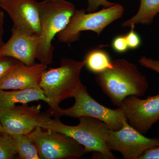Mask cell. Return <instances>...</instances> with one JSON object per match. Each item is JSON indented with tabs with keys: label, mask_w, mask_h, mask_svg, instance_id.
Listing matches in <instances>:
<instances>
[{
	"label": "cell",
	"mask_w": 159,
	"mask_h": 159,
	"mask_svg": "<svg viewBox=\"0 0 159 159\" xmlns=\"http://www.w3.org/2000/svg\"><path fill=\"white\" fill-rule=\"evenodd\" d=\"M78 119L79 124L72 126L63 124L59 118L52 119L45 114H40L37 126L73 138L84 147L87 153H93V159H116L107 145L110 129L108 125L92 117L82 116Z\"/></svg>",
	"instance_id": "cell-1"
},
{
	"label": "cell",
	"mask_w": 159,
	"mask_h": 159,
	"mask_svg": "<svg viewBox=\"0 0 159 159\" xmlns=\"http://www.w3.org/2000/svg\"><path fill=\"white\" fill-rule=\"evenodd\" d=\"M112 66L96 74V80L114 106L119 107L128 96L142 97L148 87L146 77L136 66L124 59L112 61Z\"/></svg>",
	"instance_id": "cell-2"
},
{
	"label": "cell",
	"mask_w": 159,
	"mask_h": 159,
	"mask_svg": "<svg viewBox=\"0 0 159 159\" xmlns=\"http://www.w3.org/2000/svg\"><path fill=\"white\" fill-rule=\"evenodd\" d=\"M39 6L40 34L36 59L48 66L53 62L52 40L65 29L77 9L66 0H44L39 2Z\"/></svg>",
	"instance_id": "cell-3"
},
{
	"label": "cell",
	"mask_w": 159,
	"mask_h": 159,
	"mask_svg": "<svg viewBox=\"0 0 159 159\" xmlns=\"http://www.w3.org/2000/svg\"><path fill=\"white\" fill-rule=\"evenodd\" d=\"M84 65V60L62 58L58 67L47 69L44 72L39 86L48 99L50 107L57 108L62 100L74 97L83 85L80 74Z\"/></svg>",
	"instance_id": "cell-4"
},
{
	"label": "cell",
	"mask_w": 159,
	"mask_h": 159,
	"mask_svg": "<svg viewBox=\"0 0 159 159\" xmlns=\"http://www.w3.org/2000/svg\"><path fill=\"white\" fill-rule=\"evenodd\" d=\"M74 98L75 103L70 108L50 107L45 114L54 118L62 116L77 119L82 116L92 117L104 122L113 130L121 129L123 122L126 119L119 108L112 109L97 102L89 95L85 86H81L76 91Z\"/></svg>",
	"instance_id": "cell-5"
},
{
	"label": "cell",
	"mask_w": 159,
	"mask_h": 159,
	"mask_svg": "<svg viewBox=\"0 0 159 159\" xmlns=\"http://www.w3.org/2000/svg\"><path fill=\"white\" fill-rule=\"evenodd\" d=\"M84 9L76 10L68 25L57 35L60 42L70 44L79 39L80 32L91 31L98 36L106 27L122 17L124 8L120 4H115L100 11L86 13Z\"/></svg>",
	"instance_id": "cell-6"
},
{
	"label": "cell",
	"mask_w": 159,
	"mask_h": 159,
	"mask_svg": "<svg viewBox=\"0 0 159 159\" xmlns=\"http://www.w3.org/2000/svg\"><path fill=\"white\" fill-rule=\"evenodd\" d=\"M37 147L41 159H78L88 154L73 138L37 126L28 134Z\"/></svg>",
	"instance_id": "cell-7"
},
{
	"label": "cell",
	"mask_w": 159,
	"mask_h": 159,
	"mask_svg": "<svg viewBox=\"0 0 159 159\" xmlns=\"http://www.w3.org/2000/svg\"><path fill=\"white\" fill-rule=\"evenodd\" d=\"M106 143L111 151L122 154L123 159H139L146 150L159 146V138H147L125 119L121 129H110Z\"/></svg>",
	"instance_id": "cell-8"
},
{
	"label": "cell",
	"mask_w": 159,
	"mask_h": 159,
	"mask_svg": "<svg viewBox=\"0 0 159 159\" xmlns=\"http://www.w3.org/2000/svg\"><path fill=\"white\" fill-rule=\"evenodd\" d=\"M118 108L131 126L145 134L159 120V94L144 99L128 96Z\"/></svg>",
	"instance_id": "cell-9"
},
{
	"label": "cell",
	"mask_w": 159,
	"mask_h": 159,
	"mask_svg": "<svg viewBox=\"0 0 159 159\" xmlns=\"http://www.w3.org/2000/svg\"><path fill=\"white\" fill-rule=\"evenodd\" d=\"M0 8L9 15L13 27L31 35L39 36V6L36 0H0Z\"/></svg>",
	"instance_id": "cell-10"
},
{
	"label": "cell",
	"mask_w": 159,
	"mask_h": 159,
	"mask_svg": "<svg viewBox=\"0 0 159 159\" xmlns=\"http://www.w3.org/2000/svg\"><path fill=\"white\" fill-rule=\"evenodd\" d=\"M40 105L29 106L26 104L15 105L0 110V122L9 134H29L38 126Z\"/></svg>",
	"instance_id": "cell-11"
},
{
	"label": "cell",
	"mask_w": 159,
	"mask_h": 159,
	"mask_svg": "<svg viewBox=\"0 0 159 159\" xmlns=\"http://www.w3.org/2000/svg\"><path fill=\"white\" fill-rule=\"evenodd\" d=\"M39 41V36L12 27L11 37L0 47V57H13L26 65H32L35 63Z\"/></svg>",
	"instance_id": "cell-12"
},
{
	"label": "cell",
	"mask_w": 159,
	"mask_h": 159,
	"mask_svg": "<svg viewBox=\"0 0 159 159\" xmlns=\"http://www.w3.org/2000/svg\"><path fill=\"white\" fill-rule=\"evenodd\" d=\"M47 68L41 63L29 66L22 63L0 80V89L23 90L39 86Z\"/></svg>",
	"instance_id": "cell-13"
},
{
	"label": "cell",
	"mask_w": 159,
	"mask_h": 159,
	"mask_svg": "<svg viewBox=\"0 0 159 159\" xmlns=\"http://www.w3.org/2000/svg\"><path fill=\"white\" fill-rule=\"evenodd\" d=\"M49 101L39 86L23 90L0 89V110L11 108L17 103L26 104L33 101Z\"/></svg>",
	"instance_id": "cell-14"
},
{
	"label": "cell",
	"mask_w": 159,
	"mask_h": 159,
	"mask_svg": "<svg viewBox=\"0 0 159 159\" xmlns=\"http://www.w3.org/2000/svg\"><path fill=\"white\" fill-rule=\"evenodd\" d=\"M159 12V0H141L140 8L135 15L122 24L123 27H131L138 24L149 25Z\"/></svg>",
	"instance_id": "cell-15"
},
{
	"label": "cell",
	"mask_w": 159,
	"mask_h": 159,
	"mask_svg": "<svg viewBox=\"0 0 159 159\" xmlns=\"http://www.w3.org/2000/svg\"><path fill=\"white\" fill-rule=\"evenodd\" d=\"M84 60L87 69L95 74L103 72L112 66L109 54L101 49H95L89 51Z\"/></svg>",
	"instance_id": "cell-16"
},
{
	"label": "cell",
	"mask_w": 159,
	"mask_h": 159,
	"mask_svg": "<svg viewBox=\"0 0 159 159\" xmlns=\"http://www.w3.org/2000/svg\"><path fill=\"white\" fill-rule=\"evenodd\" d=\"M11 136L20 158L41 159L36 145L28 134H20Z\"/></svg>",
	"instance_id": "cell-17"
},
{
	"label": "cell",
	"mask_w": 159,
	"mask_h": 159,
	"mask_svg": "<svg viewBox=\"0 0 159 159\" xmlns=\"http://www.w3.org/2000/svg\"><path fill=\"white\" fill-rule=\"evenodd\" d=\"M17 154L11 135L6 132L0 134V159H14Z\"/></svg>",
	"instance_id": "cell-18"
},
{
	"label": "cell",
	"mask_w": 159,
	"mask_h": 159,
	"mask_svg": "<svg viewBox=\"0 0 159 159\" xmlns=\"http://www.w3.org/2000/svg\"><path fill=\"white\" fill-rule=\"evenodd\" d=\"M22 62L10 57H0V80Z\"/></svg>",
	"instance_id": "cell-19"
},
{
	"label": "cell",
	"mask_w": 159,
	"mask_h": 159,
	"mask_svg": "<svg viewBox=\"0 0 159 159\" xmlns=\"http://www.w3.org/2000/svg\"><path fill=\"white\" fill-rule=\"evenodd\" d=\"M135 26L131 27V30L125 35L129 48L135 49L140 47L141 39L139 34L134 31Z\"/></svg>",
	"instance_id": "cell-20"
},
{
	"label": "cell",
	"mask_w": 159,
	"mask_h": 159,
	"mask_svg": "<svg viewBox=\"0 0 159 159\" xmlns=\"http://www.w3.org/2000/svg\"><path fill=\"white\" fill-rule=\"evenodd\" d=\"M113 50L118 53H125L129 49L125 35H119L113 39L111 43Z\"/></svg>",
	"instance_id": "cell-21"
},
{
	"label": "cell",
	"mask_w": 159,
	"mask_h": 159,
	"mask_svg": "<svg viewBox=\"0 0 159 159\" xmlns=\"http://www.w3.org/2000/svg\"><path fill=\"white\" fill-rule=\"evenodd\" d=\"M88 7L86 11L93 12L96 11L99 6L108 8L115 5V3L111 2L107 0H87Z\"/></svg>",
	"instance_id": "cell-22"
},
{
	"label": "cell",
	"mask_w": 159,
	"mask_h": 159,
	"mask_svg": "<svg viewBox=\"0 0 159 159\" xmlns=\"http://www.w3.org/2000/svg\"><path fill=\"white\" fill-rule=\"evenodd\" d=\"M141 66L155 71L159 74V60L142 56L139 60Z\"/></svg>",
	"instance_id": "cell-23"
},
{
	"label": "cell",
	"mask_w": 159,
	"mask_h": 159,
	"mask_svg": "<svg viewBox=\"0 0 159 159\" xmlns=\"http://www.w3.org/2000/svg\"><path fill=\"white\" fill-rule=\"evenodd\" d=\"M139 159H159V146L146 150Z\"/></svg>",
	"instance_id": "cell-24"
},
{
	"label": "cell",
	"mask_w": 159,
	"mask_h": 159,
	"mask_svg": "<svg viewBox=\"0 0 159 159\" xmlns=\"http://www.w3.org/2000/svg\"><path fill=\"white\" fill-rule=\"evenodd\" d=\"M4 14L2 11L0 10V47L4 44L3 40L4 34Z\"/></svg>",
	"instance_id": "cell-25"
},
{
	"label": "cell",
	"mask_w": 159,
	"mask_h": 159,
	"mask_svg": "<svg viewBox=\"0 0 159 159\" xmlns=\"http://www.w3.org/2000/svg\"><path fill=\"white\" fill-rule=\"evenodd\" d=\"M6 132L4 130V129L3 128L0 122V134Z\"/></svg>",
	"instance_id": "cell-26"
}]
</instances>
